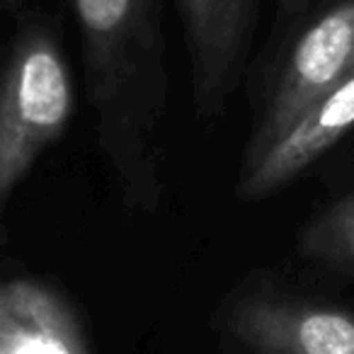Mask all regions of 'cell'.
Wrapping results in <instances>:
<instances>
[{"instance_id": "6da1fadb", "label": "cell", "mask_w": 354, "mask_h": 354, "mask_svg": "<svg viewBox=\"0 0 354 354\" xmlns=\"http://www.w3.org/2000/svg\"><path fill=\"white\" fill-rule=\"evenodd\" d=\"M73 8L100 146L127 202L151 212L162 192L167 104L160 0H73Z\"/></svg>"}, {"instance_id": "7a4b0ae2", "label": "cell", "mask_w": 354, "mask_h": 354, "mask_svg": "<svg viewBox=\"0 0 354 354\" xmlns=\"http://www.w3.org/2000/svg\"><path fill=\"white\" fill-rule=\"evenodd\" d=\"M75 107V88L56 37L30 25L0 71V218L39 156L59 141Z\"/></svg>"}, {"instance_id": "3957f363", "label": "cell", "mask_w": 354, "mask_h": 354, "mask_svg": "<svg viewBox=\"0 0 354 354\" xmlns=\"http://www.w3.org/2000/svg\"><path fill=\"white\" fill-rule=\"evenodd\" d=\"M354 66V0H337L286 44L257 107L243 167L257 162Z\"/></svg>"}, {"instance_id": "277c9868", "label": "cell", "mask_w": 354, "mask_h": 354, "mask_svg": "<svg viewBox=\"0 0 354 354\" xmlns=\"http://www.w3.org/2000/svg\"><path fill=\"white\" fill-rule=\"evenodd\" d=\"M228 354H354V310L250 291L221 318Z\"/></svg>"}, {"instance_id": "5b68a950", "label": "cell", "mask_w": 354, "mask_h": 354, "mask_svg": "<svg viewBox=\"0 0 354 354\" xmlns=\"http://www.w3.org/2000/svg\"><path fill=\"white\" fill-rule=\"evenodd\" d=\"M257 8L260 0H177L194 102L204 117H216L241 80Z\"/></svg>"}, {"instance_id": "8992f818", "label": "cell", "mask_w": 354, "mask_h": 354, "mask_svg": "<svg viewBox=\"0 0 354 354\" xmlns=\"http://www.w3.org/2000/svg\"><path fill=\"white\" fill-rule=\"evenodd\" d=\"M354 129V66L323 93L301 119L257 162L241 167L238 194L262 199L313 165L323 153L339 143Z\"/></svg>"}, {"instance_id": "52a82bcc", "label": "cell", "mask_w": 354, "mask_h": 354, "mask_svg": "<svg viewBox=\"0 0 354 354\" xmlns=\"http://www.w3.org/2000/svg\"><path fill=\"white\" fill-rule=\"evenodd\" d=\"M0 354H90L71 306L37 281H10L0 306Z\"/></svg>"}, {"instance_id": "ba28073f", "label": "cell", "mask_w": 354, "mask_h": 354, "mask_svg": "<svg viewBox=\"0 0 354 354\" xmlns=\"http://www.w3.org/2000/svg\"><path fill=\"white\" fill-rule=\"evenodd\" d=\"M301 252L333 267H354V192L330 204L301 231Z\"/></svg>"}, {"instance_id": "9c48e42d", "label": "cell", "mask_w": 354, "mask_h": 354, "mask_svg": "<svg viewBox=\"0 0 354 354\" xmlns=\"http://www.w3.org/2000/svg\"><path fill=\"white\" fill-rule=\"evenodd\" d=\"M8 294H10V281H0V306L8 301Z\"/></svg>"}, {"instance_id": "30bf717a", "label": "cell", "mask_w": 354, "mask_h": 354, "mask_svg": "<svg viewBox=\"0 0 354 354\" xmlns=\"http://www.w3.org/2000/svg\"><path fill=\"white\" fill-rule=\"evenodd\" d=\"M17 6H22V0H0V8H6V10H12Z\"/></svg>"}]
</instances>
